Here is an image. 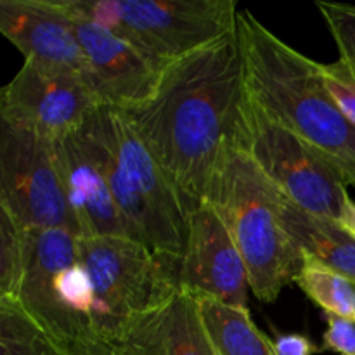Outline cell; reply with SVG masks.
Listing matches in <instances>:
<instances>
[{
  "mask_svg": "<svg viewBox=\"0 0 355 355\" xmlns=\"http://www.w3.org/2000/svg\"><path fill=\"white\" fill-rule=\"evenodd\" d=\"M99 106L83 78L24 59L0 92V123L58 141L80 130Z\"/></svg>",
  "mask_w": 355,
  "mask_h": 355,
  "instance_id": "obj_10",
  "label": "cell"
},
{
  "mask_svg": "<svg viewBox=\"0 0 355 355\" xmlns=\"http://www.w3.org/2000/svg\"><path fill=\"white\" fill-rule=\"evenodd\" d=\"M248 94L272 120L324 153L355 187V127L340 111L312 61L263 26L238 14Z\"/></svg>",
  "mask_w": 355,
  "mask_h": 355,
  "instance_id": "obj_2",
  "label": "cell"
},
{
  "mask_svg": "<svg viewBox=\"0 0 355 355\" xmlns=\"http://www.w3.org/2000/svg\"><path fill=\"white\" fill-rule=\"evenodd\" d=\"M55 342L16 300L0 298V355H62Z\"/></svg>",
  "mask_w": 355,
  "mask_h": 355,
  "instance_id": "obj_19",
  "label": "cell"
},
{
  "mask_svg": "<svg viewBox=\"0 0 355 355\" xmlns=\"http://www.w3.org/2000/svg\"><path fill=\"white\" fill-rule=\"evenodd\" d=\"M111 343L99 342V343H76L68 349V352L62 355H106L110 352Z\"/></svg>",
  "mask_w": 355,
  "mask_h": 355,
  "instance_id": "obj_24",
  "label": "cell"
},
{
  "mask_svg": "<svg viewBox=\"0 0 355 355\" xmlns=\"http://www.w3.org/2000/svg\"><path fill=\"white\" fill-rule=\"evenodd\" d=\"M315 6L335 38L340 59L355 68V6L335 2H318Z\"/></svg>",
  "mask_w": 355,
  "mask_h": 355,
  "instance_id": "obj_20",
  "label": "cell"
},
{
  "mask_svg": "<svg viewBox=\"0 0 355 355\" xmlns=\"http://www.w3.org/2000/svg\"><path fill=\"white\" fill-rule=\"evenodd\" d=\"M0 31L24 59L80 76L94 89L64 0H2Z\"/></svg>",
  "mask_w": 355,
  "mask_h": 355,
  "instance_id": "obj_13",
  "label": "cell"
},
{
  "mask_svg": "<svg viewBox=\"0 0 355 355\" xmlns=\"http://www.w3.org/2000/svg\"><path fill=\"white\" fill-rule=\"evenodd\" d=\"M55 165L64 187L78 238L128 236V225L118 210L106 177L94 159L82 132L54 141Z\"/></svg>",
  "mask_w": 355,
  "mask_h": 355,
  "instance_id": "obj_14",
  "label": "cell"
},
{
  "mask_svg": "<svg viewBox=\"0 0 355 355\" xmlns=\"http://www.w3.org/2000/svg\"><path fill=\"white\" fill-rule=\"evenodd\" d=\"M64 3L73 16L101 104L128 113L148 103L168 64L155 61L113 30L78 12L69 0Z\"/></svg>",
  "mask_w": 355,
  "mask_h": 355,
  "instance_id": "obj_11",
  "label": "cell"
},
{
  "mask_svg": "<svg viewBox=\"0 0 355 355\" xmlns=\"http://www.w3.org/2000/svg\"><path fill=\"white\" fill-rule=\"evenodd\" d=\"M338 222L342 224L343 229H347L355 238V201L352 198H349V201L345 203V208H343Z\"/></svg>",
  "mask_w": 355,
  "mask_h": 355,
  "instance_id": "obj_25",
  "label": "cell"
},
{
  "mask_svg": "<svg viewBox=\"0 0 355 355\" xmlns=\"http://www.w3.org/2000/svg\"><path fill=\"white\" fill-rule=\"evenodd\" d=\"M196 297V295H194ZM208 336L220 355H276L274 342L253 322L248 307L196 297Z\"/></svg>",
  "mask_w": 355,
  "mask_h": 355,
  "instance_id": "obj_17",
  "label": "cell"
},
{
  "mask_svg": "<svg viewBox=\"0 0 355 355\" xmlns=\"http://www.w3.org/2000/svg\"><path fill=\"white\" fill-rule=\"evenodd\" d=\"M106 177L130 238L159 255L180 260L189 232V210L172 180L135 132L127 113L99 106L80 128Z\"/></svg>",
  "mask_w": 355,
  "mask_h": 355,
  "instance_id": "obj_3",
  "label": "cell"
},
{
  "mask_svg": "<svg viewBox=\"0 0 355 355\" xmlns=\"http://www.w3.org/2000/svg\"><path fill=\"white\" fill-rule=\"evenodd\" d=\"M248 97L238 31L163 69L151 99L125 111L189 214L208 201Z\"/></svg>",
  "mask_w": 355,
  "mask_h": 355,
  "instance_id": "obj_1",
  "label": "cell"
},
{
  "mask_svg": "<svg viewBox=\"0 0 355 355\" xmlns=\"http://www.w3.org/2000/svg\"><path fill=\"white\" fill-rule=\"evenodd\" d=\"M162 64L201 51L238 31L234 0H69Z\"/></svg>",
  "mask_w": 355,
  "mask_h": 355,
  "instance_id": "obj_7",
  "label": "cell"
},
{
  "mask_svg": "<svg viewBox=\"0 0 355 355\" xmlns=\"http://www.w3.org/2000/svg\"><path fill=\"white\" fill-rule=\"evenodd\" d=\"M61 345L103 342L94 331V290L68 229L23 227L21 259L9 295Z\"/></svg>",
  "mask_w": 355,
  "mask_h": 355,
  "instance_id": "obj_6",
  "label": "cell"
},
{
  "mask_svg": "<svg viewBox=\"0 0 355 355\" xmlns=\"http://www.w3.org/2000/svg\"><path fill=\"white\" fill-rule=\"evenodd\" d=\"M0 211L21 227L68 229L76 234L54 141L0 123Z\"/></svg>",
  "mask_w": 355,
  "mask_h": 355,
  "instance_id": "obj_9",
  "label": "cell"
},
{
  "mask_svg": "<svg viewBox=\"0 0 355 355\" xmlns=\"http://www.w3.org/2000/svg\"><path fill=\"white\" fill-rule=\"evenodd\" d=\"M281 222L298 252L355 283V238L338 220L302 210L279 191Z\"/></svg>",
  "mask_w": 355,
  "mask_h": 355,
  "instance_id": "obj_15",
  "label": "cell"
},
{
  "mask_svg": "<svg viewBox=\"0 0 355 355\" xmlns=\"http://www.w3.org/2000/svg\"><path fill=\"white\" fill-rule=\"evenodd\" d=\"M159 355H220L203 324L198 298L180 288L172 304L146 321Z\"/></svg>",
  "mask_w": 355,
  "mask_h": 355,
  "instance_id": "obj_16",
  "label": "cell"
},
{
  "mask_svg": "<svg viewBox=\"0 0 355 355\" xmlns=\"http://www.w3.org/2000/svg\"><path fill=\"white\" fill-rule=\"evenodd\" d=\"M276 355H314L318 347L304 335H281L274 342Z\"/></svg>",
  "mask_w": 355,
  "mask_h": 355,
  "instance_id": "obj_23",
  "label": "cell"
},
{
  "mask_svg": "<svg viewBox=\"0 0 355 355\" xmlns=\"http://www.w3.org/2000/svg\"><path fill=\"white\" fill-rule=\"evenodd\" d=\"M321 75L340 111L355 127V68L338 59L329 64H321Z\"/></svg>",
  "mask_w": 355,
  "mask_h": 355,
  "instance_id": "obj_21",
  "label": "cell"
},
{
  "mask_svg": "<svg viewBox=\"0 0 355 355\" xmlns=\"http://www.w3.org/2000/svg\"><path fill=\"white\" fill-rule=\"evenodd\" d=\"M300 272L295 277L302 291L322 309L324 314L355 322V283L343 274L302 255Z\"/></svg>",
  "mask_w": 355,
  "mask_h": 355,
  "instance_id": "obj_18",
  "label": "cell"
},
{
  "mask_svg": "<svg viewBox=\"0 0 355 355\" xmlns=\"http://www.w3.org/2000/svg\"><path fill=\"white\" fill-rule=\"evenodd\" d=\"M94 290V331L123 343L141 322L165 311L180 290V260L128 236L78 238Z\"/></svg>",
  "mask_w": 355,
  "mask_h": 355,
  "instance_id": "obj_5",
  "label": "cell"
},
{
  "mask_svg": "<svg viewBox=\"0 0 355 355\" xmlns=\"http://www.w3.org/2000/svg\"><path fill=\"white\" fill-rule=\"evenodd\" d=\"M236 144L297 207L318 217L340 220L350 198L345 173L315 146L272 120L250 94Z\"/></svg>",
  "mask_w": 355,
  "mask_h": 355,
  "instance_id": "obj_8",
  "label": "cell"
},
{
  "mask_svg": "<svg viewBox=\"0 0 355 355\" xmlns=\"http://www.w3.org/2000/svg\"><path fill=\"white\" fill-rule=\"evenodd\" d=\"M180 288L196 297L246 307L250 277L245 260L210 201L189 215V232L180 257Z\"/></svg>",
  "mask_w": 355,
  "mask_h": 355,
  "instance_id": "obj_12",
  "label": "cell"
},
{
  "mask_svg": "<svg viewBox=\"0 0 355 355\" xmlns=\"http://www.w3.org/2000/svg\"><path fill=\"white\" fill-rule=\"evenodd\" d=\"M328 328L322 338V349L338 355H355V322L324 314Z\"/></svg>",
  "mask_w": 355,
  "mask_h": 355,
  "instance_id": "obj_22",
  "label": "cell"
},
{
  "mask_svg": "<svg viewBox=\"0 0 355 355\" xmlns=\"http://www.w3.org/2000/svg\"><path fill=\"white\" fill-rule=\"evenodd\" d=\"M277 196L279 189L238 144L222 159L208 194L245 260L250 290L263 304L276 300L304 263L283 227Z\"/></svg>",
  "mask_w": 355,
  "mask_h": 355,
  "instance_id": "obj_4",
  "label": "cell"
}]
</instances>
